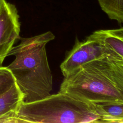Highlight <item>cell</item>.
<instances>
[{
    "label": "cell",
    "mask_w": 123,
    "mask_h": 123,
    "mask_svg": "<svg viewBox=\"0 0 123 123\" xmlns=\"http://www.w3.org/2000/svg\"><path fill=\"white\" fill-rule=\"evenodd\" d=\"M15 83L10 71L3 67L0 68V95L9 89Z\"/></svg>",
    "instance_id": "cell-11"
},
{
    "label": "cell",
    "mask_w": 123,
    "mask_h": 123,
    "mask_svg": "<svg viewBox=\"0 0 123 123\" xmlns=\"http://www.w3.org/2000/svg\"><path fill=\"white\" fill-rule=\"evenodd\" d=\"M18 123H98L94 104L59 92L35 101L23 102L17 114Z\"/></svg>",
    "instance_id": "cell-2"
},
{
    "label": "cell",
    "mask_w": 123,
    "mask_h": 123,
    "mask_svg": "<svg viewBox=\"0 0 123 123\" xmlns=\"http://www.w3.org/2000/svg\"><path fill=\"white\" fill-rule=\"evenodd\" d=\"M99 60L88 62L64 77L59 92L92 104L123 102V95L103 72Z\"/></svg>",
    "instance_id": "cell-3"
},
{
    "label": "cell",
    "mask_w": 123,
    "mask_h": 123,
    "mask_svg": "<svg viewBox=\"0 0 123 123\" xmlns=\"http://www.w3.org/2000/svg\"><path fill=\"white\" fill-rule=\"evenodd\" d=\"M24 96L15 83L0 95V123H18L17 114Z\"/></svg>",
    "instance_id": "cell-7"
},
{
    "label": "cell",
    "mask_w": 123,
    "mask_h": 123,
    "mask_svg": "<svg viewBox=\"0 0 123 123\" xmlns=\"http://www.w3.org/2000/svg\"><path fill=\"white\" fill-rule=\"evenodd\" d=\"M90 36L101 44L107 57L123 61V27L96 30Z\"/></svg>",
    "instance_id": "cell-6"
},
{
    "label": "cell",
    "mask_w": 123,
    "mask_h": 123,
    "mask_svg": "<svg viewBox=\"0 0 123 123\" xmlns=\"http://www.w3.org/2000/svg\"><path fill=\"white\" fill-rule=\"evenodd\" d=\"M106 56L101 44L90 35L83 41L76 38L73 47L67 52L61 63L60 69L65 77L73 74L81 66Z\"/></svg>",
    "instance_id": "cell-4"
},
{
    "label": "cell",
    "mask_w": 123,
    "mask_h": 123,
    "mask_svg": "<svg viewBox=\"0 0 123 123\" xmlns=\"http://www.w3.org/2000/svg\"><path fill=\"white\" fill-rule=\"evenodd\" d=\"M20 23L14 5L6 2L0 11V68L16 41L20 37Z\"/></svg>",
    "instance_id": "cell-5"
},
{
    "label": "cell",
    "mask_w": 123,
    "mask_h": 123,
    "mask_svg": "<svg viewBox=\"0 0 123 123\" xmlns=\"http://www.w3.org/2000/svg\"><path fill=\"white\" fill-rule=\"evenodd\" d=\"M55 37L50 31L30 37H20V43L13 46L8 54L15 57L6 68L23 94L25 103L39 100L51 94L53 77L46 46Z\"/></svg>",
    "instance_id": "cell-1"
},
{
    "label": "cell",
    "mask_w": 123,
    "mask_h": 123,
    "mask_svg": "<svg viewBox=\"0 0 123 123\" xmlns=\"http://www.w3.org/2000/svg\"><path fill=\"white\" fill-rule=\"evenodd\" d=\"M6 0H0V11L3 7L4 3L6 2Z\"/></svg>",
    "instance_id": "cell-12"
},
{
    "label": "cell",
    "mask_w": 123,
    "mask_h": 123,
    "mask_svg": "<svg viewBox=\"0 0 123 123\" xmlns=\"http://www.w3.org/2000/svg\"><path fill=\"white\" fill-rule=\"evenodd\" d=\"M99 61L103 72L123 95V61L107 57Z\"/></svg>",
    "instance_id": "cell-9"
},
{
    "label": "cell",
    "mask_w": 123,
    "mask_h": 123,
    "mask_svg": "<svg viewBox=\"0 0 123 123\" xmlns=\"http://www.w3.org/2000/svg\"><path fill=\"white\" fill-rule=\"evenodd\" d=\"M101 9L109 18L123 23V0H98Z\"/></svg>",
    "instance_id": "cell-10"
},
{
    "label": "cell",
    "mask_w": 123,
    "mask_h": 123,
    "mask_svg": "<svg viewBox=\"0 0 123 123\" xmlns=\"http://www.w3.org/2000/svg\"><path fill=\"white\" fill-rule=\"evenodd\" d=\"M99 117L98 123H123V102H111L94 104Z\"/></svg>",
    "instance_id": "cell-8"
}]
</instances>
